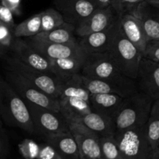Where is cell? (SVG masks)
<instances>
[{
	"label": "cell",
	"instance_id": "ac0fdd59",
	"mask_svg": "<svg viewBox=\"0 0 159 159\" xmlns=\"http://www.w3.org/2000/svg\"><path fill=\"white\" fill-rule=\"evenodd\" d=\"M116 23L117 19L110 27L104 30L81 37L80 40H78L80 48L86 54L107 52L116 30Z\"/></svg>",
	"mask_w": 159,
	"mask_h": 159
},
{
	"label": "cell",
	"instance_id": "44dd1931",
	"mask_svg": "<svg viewBox=\"0 0 159 159\" xmlns=\"http://www.w3.org/2000/svg\"><path fill=\"white\" fill-rule=\"evenodd\" d=\"M124 101V97L116 93L91 94L89 104L92 111L107 115L113 119Z\"/></svg>",
	"mask_w": 159,
	"mask_h": 159
},
{
	"label": "cell",
	"instance_id": "e0dca14e",
	"mask_svg": "<svg viewBox=\"0 0 159 159\" xmlns=\"http://www.w3.org/2000/svg\"><path fill=\"white\" fill-rule=\"evenodd\" d=\"M130 12L141 21L149 40H159V6L143 2Z\"/></svg>",
	"mask_w": 159,
	"mask_h": 159
},
{
	"label": "cell",
	"instance_id": "52a82bcc",
	"mask_svg": "<svg viewBox=\"0 0 159 159\" xmlns=\"http://www.w3.org/2000/svg\"><path fill=\"white\" fill-rule=\"evenodd\" d=\"M81 74L85 77L115 82H125L132 79L120 72L107 52L87 54Z\"/></svg>",
	"mask_w": 159,
	"mask_h": 159
},
{
	"label": "cell",
	"instance_id": "74e56055",
	"mask_svg": "<svg viewBox=\"0 0 159 159\" xmlns=\"http://www.w3.org/2000/svg\"><path fill=\"white\" fill-rule=\"evenodd\" d=\"M110 6L113 8V11L118 17L123 15L122 6H121L120 0H110Z\"/></svg>",
	"mask_w": 159,
	"mask_h": 159
},
{
	"label": "cell",
	"instance_id": "8992f818",
	"mask_svg": "<svg viewBox=\"0 0 159 159\" xmlns=\"http://www.w3.org/2000/svg\"><path fill=\"white\" fill-rule=\"evenodd\" d=\"M5 79L25 102L35 104L59 113L58 99L51 97L27 80L12 71L6 70Z\"/></svg>",
	"mask_w": 159,
	"mask_h": 159
},
{
	"label": "cell",
	"instance_id": "1f68e13d",
	"mask_svg": "<svg viewBox=\"0 0 159 159\" xmlns=\"http://www.w3.org/2000/svg\"><path fill=\"white\" fill-rule=\"evenodd\" d=\"M143 57L159 63V40H152L148 42Z\"/></svg>",
	"mask_w": 159,
	"mask_h": 159
},
{
	"label": "cell",
	"instance_id": "484cf974",
	"mask_svg": "<svg viewBox=\"0 0 159 159\" xmlns=\"http://www.w3.org/2000/svg\"><path fill=\"white\" fill-rule=\"evenodd\" d=\"M146 131L149 144L154 152L159 148V99L153 101L146 124Z\"/></svg>",
	"mask_w": 159,
	"mask_h": 159
},
{
	"label": "cell",
	"instance_id": "8d00e7d4",
	"mask_svg": "<svg viewBox=\"0 0 159 159\" xmlns=\"http://www.w3.org/2000/svg\"><path fill=\"white\" fill-rule=\"evenodd\" d=\"M143 2H144V0H120L123 14L125 12H130Z\"/></svg>",
	"mask_w": 159,
	"mask_h": 159
},
{
	"label": "cell",
	"instance_id": "8fae6325",
	"mask_svg": "<svg viewBox=\"0 0 159 159\" xmlns=\"http://www.w3.org/2000/svg\"><path fill=\"white\" fill-rule=\"evenodd\" d=\"M10 51L12 56L25 65L54 75L51 61L40 55L25 40L20 37H14Z\"/></svg>",
	"mask_w": 159,
	"mask_h": 159
},
{
	"label": "cell",
	"instance_id": "7bdbcfd3",
	"mask_svg": "<svg viewBox=\"0 0 159 159\" xmlns=\"http://www.w3.org/2000/svg\"><path fill=\"white\" fill-rule=\"evenodd\" d=\"M0 49H1V50H2V48H0ZM3 52H4V51H3ZM4 53H5V52H4ZM5 54H6V53H5Z\"/></svg>",
	"mask_w": 159,
	"mask_h": 159
},
{
	"label": "cell",
	"instance_id": "f35d334b",
	"mask_svg": "<svg viewBox=\"0 0 159 159\" xmlns=\"http://www.w3.org/2000/svg\"><path fill=\"white\" fill-rule=\"evenodd\" d=\"M96 9H106L110 6V0H91Z\"/></svg>",
	"mask_w": 159,
	"mask_h": 159
},
{
	"label": "cell",
	"instance_id": "ffe728a7",
	"mask_svg": "<svg viewBox=\"0 0 159 159\" xmlns=\"http://www.w3.org/2000/svg\"><path fill=\"white\" fill-rule=\"evenodd\" d=\"M86 53L65 58L51 60L53 74L63 81L68 78L80 74L87 57Z\"/></svg>",
	"mask_w": 159,
	"mask_h": 159
},
{
	"label": "cell",
	"instance_id": "b9f144b4",
	"mask_svg": "<svg viewBox=\"0 0 159 159\" xmlns=\"http://www.w3.org/2000/svg\"><path fill=\"white\" fill-rule=\"evenodd\" d=\"M5 55V53L3 52L2 51L1 49H0V58H1L2 57V56H4Z\"/></svg>",
	"mask_w": 159,
	"mask_h": 159
},
{
	"label": "cell",
	"instance_id": "7402d4cb",
	"mask_svg": "<svg viewBox=\"0 0 159 159\" xmlns=\"http://www.w3.org/2000/svg\"><path fill=\"white\" fill-rule=\"evenodd\" d=\"M75 121L82 124L99 138L114 134L116 132V125L113 118L97 112L91 111L81 119Z\"/></svg>",
	"mask_w": 159,
	"mask_h": 159
},
{
	"label": "cell",
	"instance_id": "d4e9b609",
	"mask_svg": "<svg viewBox=\"0 0 159 159\" xmlns=\"http://www.w3.org/2000/svg\"><path fill=\"white\" fill-rule=\"evenodd\" d=\"M90 93L84 85L82 75L77 74L64 81L61 93L59 97H79L89 102Z\"/></svg>",
	"mask_w": 159,
	"mask_h": 159
},
{
	"label": "cell",
	"instance_id": "60d3db41",
	"mask_svg": "<svg viewBox=\"0 0 159 159\" xmlns=\"http://www.w3.org/2000/svg\"><path fill=\"white\" fill-rule=\"evenodd\" d=\"M144 2L155 6H159V0H144Z\"/></svg>",
	"mask_w": 159,
	"mask_h": 159
},
{
	"label": "cell",
	"instance_id": "d6986e66",
	"mask_svg": "<svg viewBox=\"0 0 159 159\" xmlns=\"http://www.w3.org/2000/svg\"><path fill=\"white\" fill-rule=\"evenodd\" d=\"M44 138L64 159H80L77 143L69 130L47 135Z\"/></svg>",
	"mask_w": 159,
	"mask_h": 159
},
{
	"label": "cell",
	"instance_id": "7a4b0ae2",
	"mask_svg": "<svg viewBox=\"0 0 159 159\" xmlns=\"http://www.w3.org/2000/svg\"><path fill=\"white\" fill-rule=\"evenodd\" d=\"M152 103L153 100L138 89L124 98L122 105L113 117L116 132L146 124Z\"/></svg>",
	"mask_w": 159,
	"mask_h": 159
},
{
	"label": "cell",
	"instance_id": "836d02e7",
	"mask_svg": "<svg viewBox=\"0 0 159 159\" xmlns=\"http://www.w3.org/2000/svg\"><path fill=\"white\" fill-rule=\"evenodd\" d=\"M9 154V140L0 117V159H6Z\"/></svg>",
	"mask_w": 159,
	"mask_h": 159
},
{
	"label": "cell",
	"instance_id": "ab89813d",
	"mask_svg": "<svg viewBox=\"0 0 159 159\" xmlns=\"http://www.w3.org/2000/svg\"><path fill=\"white\" fill-rule=\"evenodd\" d=\"M151 159H159V148L153 152Z\"/></svg>",
	"mask_w": 159,
	"mask_h": 159
},
{
	"label": "cell",
	"instance_id": "4dcf8cb0",
	"mask_svg": "<svg viewBox=\"0 0 159 159\" xmlns=\"http://www.w3.org/2000/svg\"><path fill=\"white\" fill-rule=\"evenodd\" d=\"M14 37L13 30L0 21V48L6 54L10 51Z\"/></svg>",
	"mask_w": 159,
	"mask_h": 159
},
{
	"label": "cell",
	"instance_id": "30bf717a",
	"mask_svg": "<svg viewBox=\"0 0 159 159\" xmlns=\"http://www.w3.org/2000/svg\"><path fill=\"white\" fill-rule=\"evenodd\" d=\"M135 81L139 91L153 101L159 99V63L143 57Z\"/></svg>",
	"mask_w": 159,
	"mask_h": 159
},
{
	"label": "cell",
	"instance_id": "2e32d148",
	"mask_svg": "<svg viewBox=\"0 0 159 159\" xmlns=\"http://www.w3.org/2000/svg\"><path fill=\"white\" fill-rule=\"evenodd\" d=\"M118 25L123 35L131 42L143 55L149 40L138 18L130 12H125L118 17Z\"/></svg>",
	"mask_w": 159,
	"mask_h": 159
},
{
	"label": "cell",
	"instance_id": "277c9868",
	"mask_svg": "<svg viewBox=\"0 0 159 159\" xmlns=\"http://www.w3.org/2000/svg\"><path fill=\"white\" fill-rule=\"evenodd\" d=\"M6 70L20 75L51 97L59 99L64 83L60 78L28 66L12 55L6 57Z\"/></svg>",
	"mask_w": 159,
	"mask_h": 159
},
{
	"label": "cell",
	"instance_id": "f1b7e54d",
	"mask_svg": "<svg viewBox=\"0 0 159 159\" xmlns=\"http://www.w3.org/2000/svg\"><path fill=\"white\" fill-rule=\"evenodd\" d=\"M100 148L102 159H124L120 152L114 134L101 137Z\"/></svg>",
	"mask_w": 159,
	"mask_h": 159
},
{
	"label": "cell",
	"instance_id": "6da1fadb",
	"mask_svg": "<svg viewBox=\"0 0 159 159\" xmlns=\"http://www.w3.org/2000/svg\"><path fill=\"white\" fill-rule=\"evenodd\" d=\"M0 117L9 127H18L29 134L37 133L25 102L1 74Z\"/></svg>",
	"mask_w": 159,
	"mask_h": 159
},
{
	"label": "cell",
	"instance_id": "3957f363",
	"mask_svg": "<svg viewBox=\"0 0 159 159\" xmlns=\"http://www.w3.org/2000/svg\"><path fill=\"white\" fill-rule=\"evenodd\" d=\"M107 53L123 75L134 80L136 79L140 62L143 57L142 53L123 35L118 25V18Z\"/></svg>",
	"mask_w": 159,
	"mask_h": 159
},
{
	"label": "cell",
	"instance_id": "f546056e",
	"mask_svg": "<svg viewBox=\"0 0 159 159\" xmlns=\"http://www.w3.org/2000/svg\"><path fill=\"white\" fill-rule=\"evenodd\" d=\"M39 148L40 144L29 138L23 140L18 144L19 152L24 159H37Z\"/></svg>",
	"mask_w": 159,
	"mask_h": 159
},
{
	"label": "cell",
	"instance_id": "5b68a950",
	"mask_svg": "<svg viewBox=\"0 0 159 159\" xmlns=\"http://www.w3.org/2000/svg\"><path fill=\"white\" fill-rule=\"evenodd\" d=\"M114 137L124 159L152 158L153 151L148 139L146 124L116 131Z\"/></svg>",
	"mask_w": 159,
	"mask_h": 159
},
{
	"label": "cell",
	"instance_id": "d590c367",
	"mask_svg": "<svg viewBox=\"0 0 159 159\" xmlns=\"http://www.w3.org/2000/svg\"><path fill=\"white\" fill-rule=\"evenodd\" d=\"M22 0H0L1 4L10 9L16 15L20 14V5Z\"/></svg>",
	"mask_w": 159,
	"mask_h": 159
},
{
	"label": "cell",
	"instance_id": "5bb4252c",
	"mask_svg": "<svg viewBox=\"0 0 159 159\" xmlns=\"http://www.w3.org/2000/svg\"><path fill=\"white\" fill-rule=\"evenodd\" d=\"M117 17L111 6L106 9H96L91 15L75 26V33L81 37L104 30L110 27Z\"/></svg>",
	"mask_w": 159,
	"mask_h": 159
},
{
	"label": "cell",
	"instance_id": "ba28073f",
	"mask_svg": "<svg viewBox=\"0 0 159 159\" xmlns=\"http://www.w3.org/2000/svg\"><path fill=\"white\" fill-rule=\"evenodd\" d=\"M25 103L37 133L41 134L44 137L69 130L68 123L60 113L30 102Z\"/></svg>",
	"mask_w": 159,
	"mask_h": 159
},
{
	"label": "cell",
	"instance_id": "7c38bea8",
	"mask_svg": "<svg viewBox=\"0 0 159 159\" xmlns=\"http://www.w3.org/2000/svg\"><path fill=\"white\" fill-rule=\"evenodd\" d=\"M82 77L84 85L90 94L116 93L125 98L138 90L136 81L134 79H129L125 82H115L85 77L82 75Z\"/></svg>",
	"mask_w": 159,
	"mask_h": 159
},
{
	"label": "cell",
	"instance_id": "9a60e30c",
	"mask_svg": "<svg viewBox=\"0 0 159 159\" xmlns=\"http://www.w3.org/2000/svg\"><path fill=\"white\" fill-rule=\"evenodd\" d=\"M25 40L40 55L50 61L65 58L85 53L80 48L79 43L75 44L50 43L43 40H35L30 37H27Z\"/></svg>",
	"mask_w": 159,
	"mask_h": 159
},
{
	"label": "cell",
	"instance_id": "603a6c76",
	"mask_svg": "<svg viewBox=\"0 0 159 159\" xmlns=\"http://www.w3.org/2000/svg\"><path fill=\"white\" fill-rule=\"evenodd\" d=\"M59 113L66 121H75L92 111L89 102L79 97L58 99Z\"/></svg>",
	"mask_w": 159,
	"mask_h": 159
},
{
	"label": "cell",
	"instance_id": "9c48e42d",
	"mask_svg": "<svg viewBox=\"0 0 159 159\" xmlns=\"http://www.w3.org/2000/svg\"><path fill=\"white\" fill-rule=\"evenodd\" d=\"M79 148L80 159H102L100 138L78 121H67Z\"/></svg>",
	"mask_w": 159,
	"mask_h": 159
},
{
	"label": "cell",
	"instance_id": "e575fe53",
	"mask_svg": "<svg viewBox=\"0 0 159 159\" xmlns=\"http://www.w3.org/2000/svg\"><path fill=\"white\" fill-rule=\"evenodd\" d=\"M13 15L14 14L10 9L0 4V21L12 30H13L16 26Z\"/></svg>",
	"mask_w": 159,
	"mask_h": 159
},
{
	"label": "cell",
	"instance_id": "4316f807",
	"mask_svg": "<svg viewBox=\"0 0 159 159\" xmlns=\"http://www.w3.org/2000/svg\"><path fill=\"white\" fill-rule=\"evenodd\" d=\"M41 32V12L31 16L30 17L16 25L13 28L15 37H30Z\"/></svg>",
	"mask_w": 159,
	"mask_h": 159
},
{
	"label": "cell",
	"instance_id": "cb8c5ba5",
	"mask_svg": "<svg viewBox=\"0 0 159 159\" xmlns=\"http://www.w3.org/2000/svg\"><path fill=\"white\" fill-rule=\"evenodd\" d=\"M75 26L71 23L65 22L58 27L54 28L49 31L40 32L37 35L30 37V38L50 42V43L75 44L78 43V40L75 37Z\"/></svg>",
	"mask_w": 159,
	"mask_h": 159
},
{
	"label": "cell",
	"instance_id": "4fadbf2b",
	"mask_svg": "<svg viewBox=\"0 0 159 159\" xmlns=\"http://www.w3.org/2000/svg\"><path fill=\"white\" fill-rule=\"evenodd\" d=\"M54 3L65 22L75 26L96 9L91 0H54Z\"/></svg>",
	"mask_w": 159,
	"mask_h": 159
},
{
	"label": "cell",
	"instance_id": "d6a6232c",
	"mask_svg": "<svg viewBox=\"0 0 159 159\" xmlns=\"http://www.w3.org/2000/svg\"><path fill=\"white\" fill-rule=\"evenodd\" d=\"M37 159H64L60 154L48 143L40 144L39 153Z\"/></svg>",
	"mask_w": 159,
	"mask_h": 159
},
{
	"label": "cell",
	"instance_id": "83f0119b",
	"mask_svg": "<svg viewBox=\"0 0 159 159\" xmlns=\"http://www.w3.org/2000/svg\"><path fill=\"white\" fill-rule=\"evenodd\" d=\"M64 23L63 16L56 9L49 8L41 12V32L51 30Z\"/></svg>",
	"mask_w": 159,
	"mask_h": 159
}]
</instances>
